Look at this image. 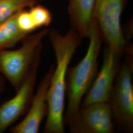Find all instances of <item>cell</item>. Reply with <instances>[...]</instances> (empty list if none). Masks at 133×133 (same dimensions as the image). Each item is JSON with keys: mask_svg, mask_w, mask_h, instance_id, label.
Here are the masks:
<instances>
[{"mask_svg": "<svg viewBox=\"0 0 133 133\" xmlns=\"http://www.w3.org/2000/svg\"><path fill=\"white\" fill-rule=\"evenodd\" d=\"M37 3L35 0H0V23Z\"/></svg>", "mask_w": 133, "mask_h": 133, "instance_id": "12", "label": "cell"}, {"mask_svg": "<svg viewBox=\"0 0 133 133\" xmlns=\"http://www.w3.org/2000/svg\"><path fill=\"white\" fill-rule=\"evenodd\" d=\"M68 125L72 133H112L114 123L109 102L81 107Z\"/></svg>", "mask_w": 133, "mask_h": 133, "instance_id": "6", "label": "cell"}, {"mask_svg": "<svg viewBox=\"0 0 133 133\" xmlns=\"http://www.w3.org/2000/svg\"><path fill=\"white\" fill-rule=\"evenodd\" d=\"M53 65L44 75L34 95L24 119L10 128L11 133H38L41 125L48 115V89L54 70Z\"/></svg>", "mask_w": 133, "mask_h": 133, "instance_id": "9", "label": "cell"}, {"mask_svg": "<svg viewBox=\"0 0 133 133\" xmlns=\"http://www.w3.org/2000/svg\"><path fill=\"white\" fill-rule=\"evenodd\" d=\"M48 36L56 58L48 89V113L43 130L44 133L65 132V101L68 66L82 38L71 28L65 35L55 29L48 30Z\"/></svg>", "mask_w": 133, "mask_h": 133, "instance_id": "1", "label": "cell"}, {"mask_svg": "<svg viewBox=\"0 0 133 133\" xmlns=\"http://www.w3.org/2000/svg\"><path fill=\"white\" fill-rule=\"evenodd\" d=\"M35 1H36L38 3L39 2H41V1H45V0H35Z\"/></svg>", "mask_w": 133, "mask_h": 133, "instance_id": "16", "label": "cell"}, {"mask_svg": "<svg viewBox=\"0 0 133 133\" xmlns=\"http://www.w3.org/2000/svg\"><path fill=\"white\" fill-rule=\"evenodd\" d=\"M18 12L0 23V50L14 48L28 35L22 32L17 25Z\"/></svg>", "mask_w": 133, "mask_h": 133, "instance_id": "11", "label": "cell"}, {"mask_svg": "<svg viewBox=\"0 0 133 133\" xmlns=\"http://www.w3.org/2000/svg\"><path fill=\"white\" fill-rule=\"evenodd\" d=\"M96 0H68V11L72 28L81 38H87L94 19Z\"/></svg>", "mask_w": 133, "mask_h": 133, "instance_id": "10", "label": "cell"}, {"mask_svg": "<svg viewBox=\"0 0 133 133\" xmlns=\"http://www.w3.org/2000/svg\"><path fill=\"white\" fill-rule=\"evenodd\" d=\"M5 83H4V81L2 76H0V96L1 94L4 91V89L5 88Z\"/></svg>", "mask_w": 133, "mask_h": 133, "instance_id": "15", "label": "cell"}, {"mask_svg": "<svg viewBox=\"0 0 133 133\" xmlns=\"http://www.w3.org/2000/svg\"><path fill=\"white\" fill-rule=\"evenodd\" d=\"M29 11L37 28L48 27L52 21V14L47 8L38 3L29 8Z\"/></svg>", "mask_w": 133, "mask_h": 133, "instance_id": "13", "label": "cell"}, {"mask_svg": "<svg viewBox=\"0 0 133 133\" xmlns=\"http://www.w3.org/2000/svg\"><path fill=\"white\" fill-rule=\"evenodd\" d=\"M120 56L114 50L105 46L101 70L86 94L81 107L95 103L109 102L115 79L119 70Z\"/></svg>", "mask_w": 133, "mask_h": 133, "instance_id": "8", "label": "cell"}, {"mask_svg": "<svg viewBox=\"0 0 133 133\" xmlns=\"http://www.w3.org/2000/svg\"><path fill=\"white\" fill-rule=\"evenodd\" d=\"M87 38L89 39V43L84 57L76 66L68 70L66 83L68 104L64 114V122L66 125L77 114L81 101L90 89L98 74V57L103 39L94 18L91 24Z\"/></svg>", "mask_w": 133, "mask_h": 133, "instance_id": "2", "label": "cell"}, {"mask_svg": "<svg viewBox=\"0 0 133 133\" xmlns=\"http://www.w3.org/2000/svg\"><path fill=\"white\" fill-rule=\"evenodd\" d=\"M128 0H96L94 18L103 42L121 56L127 50L121 24V15Z\"/></svg>", "mask_w": 133, "mask_h": 133, "instance_id": "4", "label": "cell"}, {"mask_svg": "<svg viewBox=\"0 0 133 133\" xmlns=\"http://www.w3.org/2000/svg\"><path fill=\"white\" fill-rule=\"evenodd\" d=\"M39 64L34 66L16 94L0 105V133L5 132L27 112L33 97Z\"/></svg>", "mask_w": 133, "mask_h": 133, "instance_id": "7", "label": "cell"}, {"mask_svg": "<svg viewBox=\"0 0 133 133\" xmlns=\"http://www.w3.org/2000/svg\"><path fill=\"white\" fill-rule=\"evenodd\" d=\"M131 63L121 64L114 81L110 96L113 121L123 131L131 132L133 129V69Z\"/></svg>", "mask_w": 133, "mask_h": 133, "instance_id": "5", "label": "cell"}, {"mask_svg": "<svg viewBox=\"0 0 133 133\" xmlns=\"http://www.w3.org/2000/svg\"><path fill=\"white\" fill-rule=\"evenodd\" d=\"M16 22L19 29L26 34H30L37 29L29 10H21L17 14Z\"/></svg>", "mask_w": 133, "mask_h": 133, "instance_id": "14", "label": "cell"}, {"mask_svg": "<svg viewBox=\"0 0 133 133\" xmlns=\"http://www.w3.org/2000/svg\"><path fill=\"white\" fill-rule=\"evenodd\" d=\"M48 29L26 35L16 49L0 50V74L17 90L34 66L41 62L43 39Z\"/></svg>", "mask_w": 133, "mask_h": 133, "instance_id": "3", "label": "cell"}]
</instances>
